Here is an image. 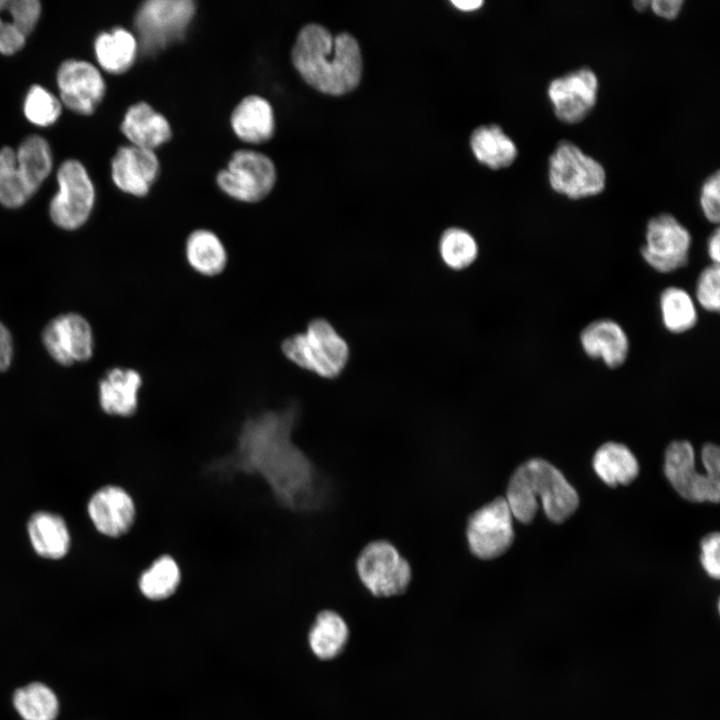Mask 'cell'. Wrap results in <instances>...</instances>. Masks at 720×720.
Wrapping results in <instances>:
<instances>
[{"label": "cell", "mask_w": 720, "mask_h": 720, "mask_svg": "<svg viewBox=\"0 0 720 720\" xmlns=\"http://www.w3.org/2000/svg\"><path fill=\"white\" fill-rule=\"evenodd\" d=\"M184 257L188 266L199 275L215 277L228 264V251L221 238L209 229L193 230L184 244Z\"/></svg>", "instance_id": "21"}, {"label": "cell", "mask_w": 720, "mask_h": 720, "mask_svg": "<svg viewBox=\"0 0 720 720\" xmlns=\"http://www.w3.org/2000/svg\"><path fill=\"white\" fill-rule=\"evenodd\" d=\"M720 535L714 532L701 541V564L708 575L714 579L720 576L719 562Z\"/></svg>", "instance_id": "37"}, {"label": "cell", "mask_w": 720, "mask_h": 720, "mask_svg": "<svg viewBox=\"0 0 720 720\" xmlns=\"http://www.w3.org/2000/svg\"><path fill=\"white\" fill-rule=\"evenodd\" d=\"M649 2L647 0H637L633 2V7L638 12H643L649 7Z\"/></svg>", "instance_id": "43"}, {"label": "cell", "mask_w": 720, "mask_h": 720, "mask_svg": "<svg viewBox=\"0 0 720 720\" xmlns=\"http://www.w3.org/2000/svg\"><path fill=\"white\" fill-rule=\"evenodd\" d=\"M13 704L24 720H55L58 700L54 692L42 683H31L18 689Z\"/></svg>", "instance_id": "30"}, {"label": "cell", "mask_w": 720, "mask_h": 720, "mask_svg": "<svg viewBox=\"0 0 720 720\" xmlns=\"http://www.w3.org/2000/svg\"><path fill=\"white\" fill-rule=\"evenodd\" d=\"M25 38L11 22L0 17V53L10 55L19 51L25 44Z\"/></svg>", "instance_id": "38"}, {"label": "cell", "mask_w": 720, "mask_h": 720, "mask_svg": "<svg viewBox=\"0 0 720 720\" xmlns=\"http://www.w3.org/2000/svg\"><path fill=\"white\" fill-rule=\"evenodd\" d=\"M143 385L141 374L131 368L109 370L99 384V401L109 415L131 417L139 405V391Z\"/></svg>", "instance_id": "18"}, {"label": "cell", "mask_w": 720, "mask_h": 720, "mask_svg": "<svg viewBox=\"0 0 720 720\" xmlns=\"http://www.w3.org/2000/svg\"><path fill=\"white\" fill-rule=\"evenodd\" d=\"M702 461L706 475L694 468L693 447L688 441L672 442L665 454V474L674 489L690 502H719L720 451L717 445L707 443L702 448Z\"/></svg>", "instance_id": "5"}, {"label": "cell", "mask_w": 720, "mask_h": 720, "mask_svg": "<svg viewBox=\"0 0 720 720\" xmlns=\"http://www.w3.org/2000/svg\"><path fill=\"white\" fill-rule=\"evenodd\" d=\"M538 498L549 520L555 523L564 522L579 505L577 492L563 474L546 460L535 458L514 471L505 500L512 516L528 524L537 513Z\"/></svg>", "instance_id": "2"}, {"label": "cell", "mask_w": 720, "mask_h": 720, "mask_svg": "<svg viewBox=\"0 0 720 720\" xmlns=\"http://www.w3.org/2000/svg\"><path fill=\"white\" fill-rule=\"evenodd\" d=\"M458 9L464 11H471L479 8L482 4V0H452L451 1Z\"/></svg>", "instance_id": "42"}, {"label": "cell", "mask_w": 720, "mask_h": 720, "mask_svg": "<svg viewBox=\"0 0 720 720\" xmlns=\"http://www.w3.org/2000/svg\"><path fill=\"white\" fill-rule=\"evenodd\" d=\"M659 311L664 328L672 334H682L693 329L698 322L695 299L679 286H669L659 295Z\"/></svg>", "instance_id": "28"}, {"label": "cell", "mask_w": 720, "mask_h": 720, "mask_svg": "<svg viewBox=\"0 0 720 720\" xmlns=\"http://www.w3.org/2000/svg\"><path fill=\"white\" fill-rule=\"evenodd\" d=\"M42 338L48 353L62 365L86 361L92 356L91 327L78 314L69 313L54 318L45 327Z\"/></svg>", "instance_id": "14"}, {"label": "cell", "mask_w": 720, "mask_h": 720, "mask_svg": "<svg viewBox=\"0 0 720 720\" xmlns=\"http://www.w3.org/2000/svg\"><path fill=\"white\" fill-rule=\"evenodd\" d=\"M599 89L596 72L582 66L552 78L546 87V95L557 120L574 125L585 120L593 111Z\"/></svg>", "instance_id": "9"}, {"label": "cell", "mask_w": 720, "mask_h": 720, "mask_svg": "<svg viewBox=\"0 0 720 720\" xmlns=\"http://www.w3.org/2000/svg\"><path fill=\"white\" fill-rule=\"evenodd\" d=\"M28 534L34 550L42 557L59 559L70 545V537L64 520L50 512L35 513L28 523Z\"/></svg>", "instance_id": "25"}, {"label": "cell", "mask_w": 720, "mask_h": 720, "mask_svg": "<svg viewBox=\"0 0 720 720\" xmlns=\"http://www.w3.org/2000/svg\"><path fill=\"white\" fill-rule=\"evenodd\" d=\"M88 512L96 529L111 538L130 532L138 513L132 495L117 485H107L96 491L89 501Z\"/></svg>", "instance_id": "15"}, {"label": "cell", "mask_w": 720, "mask_h": 720, "mask_svg": "<svg viewBox=\"0 0 720 720\" xmlns=\"http://www.w3.org/2000/svg\"><path fill=\"white\" fill-rule=\"evenodd\" d=\"M466 539L470 552L482 560L495 559L511 547L513 516L505 498H495L470 515Z\"/></svg>", "instance_id": "11"}, {"label": "cell", "mask_w": 720, "mask_h": 720, "mask_svg": "<svg viewBox=\"0 0 720 720\" xmlns=\"http://www.w3.org/2000/svg\"><path fill=\"white\" fill-rule=\"evenodd\" d=\"M691 246L688 228L674 215L663 212L648 220L640 253L649 267L666 274L688 264Z\"/></svg>", "instance_id": "7"}, {"label": "cell", "mask_w": 720, "mask_h": 720, "mask_svg": "<svg viewBox=\"0 0 720 720\" xmlns=\"http://www.w3.org/2000/svg\"><path fill=\"white\" fill-rule=\"evenodd\" d=\"M478 244L466 230L452 227L443 232L439 240V254L443 263L452 270H463L478 256Z\"/></svg>", "instance_id": "31"}, {"label": "cell", "mask_w": 720, "mask_h": 720, "mask_svg": "<svg viewBox=\"0 0 720 720\" xmlns=\"http://www.w3.org/2000/svg\"><path fill=\"white\" fill-rule=\"evenodd\" d=\"M695 302L707 312L718 313L720 309V267L706 266L698 275L695 286Z\"/></svg>", "instance_id": "34"}, {"label": "cell", "mask_w": 720, "mask_h": 720, "mask_svg": "<svg viewBox=\"0 0 720 720\" xmlns=\"http://www.w3.org/2000/svg\"><path fill=\"white\" fill-rule=\"evenodd\" d=\"M94 48L100 66L109 73L120 74L134 63L138 42L132 33L116 27L109 32L100 33Z\"/></svg>", "instance_id": "26"}, {"label": "cell", "mask_w": 720, "mask_h": 720, "mask_svg": "<svg viewBox=\"0 0 720 720\" xmlns=\"http://www.w3.org/2000/svg\"><path fill=\"white\" fill-rule=\"evenodd\" d=\"M159 161L153 150L123 146L112 159V179L122 191L145 196L157 178Z\"/></svg>", "instance_id": "17"}, {"label": "cell", "mask_w": 720, "mask_h": 720, "mask_svg": "<svg viewBox=\"0 0 720 720\" xmlns=\"http://www.w3.org/2000/svg\"><path fill=\"white\" fill-rule=\"evenodd\" d=\"M547 180L555 193L570 200H582L605 190L607 172L600 161L578 144L563 139L548 157Z\"/></svg>", "instance_id": "4"}, {"label": "cell", "mask_w": 720, "mask_h": 720, "mask_svg": "<svg viewBox=\"0 0 720 720\" xmlns=\"http://www.w3.org/2000/svg\"><path fill=\"white\" fill-rule=\"evenodd\" d=\"M579 342L589 358L600 360L611 369L621 367L630 352V341L625 329L609 318L587 324L580 332Z\"/></svg>", "instance_id": "16"}, {"label": "cell", "mask_w": 720, "mask_h": 720, "mask_svg": "<svg viewBox=\"0 0 720 720\" xmlns=\"http://www.w3.org/2000/svg\"><path fill=\"white\" fill-rule=\"evenodd\" d=\"M361 583L375 597H392L404 593L412 579L409 562L389 541L368 543L356 560Z\"/></svg>", "instance_id": "6"}, {"label": "cell", "mask_w": 720, "mask_h": 720, "mask_svg": "<svg viewBox=\"0 0 720 720\" xmlns=\"http://www.w3.org/2000/svg\"><path fill=\"white\" fill-rule=\"evenodd\" d=\"M121 131L133 146L149 150L167 142L172 136L168 120L145 102L136 103L127 110Z\"/></svg>", "instance_id": "19"}, {"label": "cell", "mask_w": 720, "mask_h": 720, "mask_svg": "<svg viewBox=\"0 0 720 720\" xmlns=\"http://www.w3.org/2000/svg\"><path fill=\"white\" fill-rule=\"evenodd\" d=\"M57 180L59 190L51 200L50 216L57 226L76 229L85 223L93 208V183L84 166L74 159L61 164Z\"/></svg>", "instance_id": "12"}, {"label": "cell", "mask_w": 720, "mask_h": 720, "mask_svg": "<svg viewBox=\"0 0 720 720\" xmlns=\"http://www.w3.org/2000/svg\"><path fill=\"white\" fill-rule=\"evenodd\" d=\"M707 254L712 264L720 262V230L716 227L707 241Z\"/></svg>", "instance_id": "41"}, {"label": "cell", "mask_w": 720, "mask_h": 720, "mask_svg": "<svg viewBox=\"0 0 720 720\" xmlns=\"http://www.w3.org/2000/svg\"><path fill=\"white\" fill-rule=\"evenodd\" d=\"M32 196L17 167L16 152L0 150V202L9 208L22 206Z\"/></svg>", "instance_id": "32"}, {"label": "cell", "mask_w": 720, "mask_h": 720, "mask_svg": "<svg viewBox=\"0 0 720 720\" xmlns=\"http://www.w3.org/2000/svg\"><path fill=\"white\" fill-rule=\"evenodd\" d=\"M699 206L704 218L718 224L720 220V173L719 170L708 175L699 190Z\"/></svg>", "instance_id": "36"}, {"label": "cell", "mask_w": 720, "mask_h": 720, "mask_svg": "<svg viewBox=\"0 0 720 720\" xmlns=\"http://www.w3.org/2000/svg\"><path fill=\"white\" fill-rule=\"evenodd\" d=\"M195 13L191 0H149L135 15V29L141 49L148 54L182 38Z\"/></svg>", "instance_id": "8"}, {"label": "cell", "mask_w": 720, "mask_h": 720, "mask_svg": "<svg viewBox=\"0 0 720 720\" xmlns=\"http://www.w3.org/2000/svg\"><path fill=\"white\" fill-rule=\"evenodd\" d=\"M281 351L297 367L326 379L338 377L350 355L345 339L324 318L311 320L305 331L285 338Z\"/></svg>", "instance_id": "3"}, {"label": "cell", "mask_w": 720, "mask_h": 720, "mask_svg": "<svg viewBox=\"0 0 720 720\" xmlns=\"http://www.w3.org/2000/svg\"><path fill=\"white\" fill-rule=\"evenodd\" d=\"M596 474L609 486L628 485L639 473L635 456L624 445L607 442L600 446L593 458Z\"/></svg>", "instance_id": "27"}, {"label": "cell", "mask_w": 720, "mask_h": 720, "mask_svg": "<svg viewBox=\"0 0 720 720\" xmlns=\"http://www.w3.org/2000/svg\"><path fill=\"white\" fill-rule=\"evenodd\" d=\"M57 83L64 105L80 114L93 113L105 94V82L98 69L82 60L63 62Z\"/></svg>", "instance_id": "13"}, {"label": "cell", "mask_w": 720, "mask_h": 720, "mask_svg": "<svg viewBox=\"0 0 720 720\" xmlns=\"http://www.w3.org/2000/svg\"><path fill=\"white\" fill-rule=\"evenodd\" d=\"M231 125L234 133L245 142L267 141L274 132L273 109L263 97L247 96L233 110Z\"/></svg>", "instance_id": "22"}, {"label": "cell", "mask_w": 720, "mask_h": 720, "mask_svg": "<svg viewBox=\"0 0 720 720\" xmlns=\"http://www.w3.org/2000/svg\"><path fill=\"white\" fill-rule=\"evenodd\" d=\"M0 11H8L11 23L27 36L39 20L41 4L37 0H0Z\"/></svg>", "instance_id": "35"}, {"label": "cell", "mask_w": 720, "mask_h": 720, "mask_svg": "<svg viewBox=\"0 0 720 720\" xmlns=\"http://www.w3.org/2000/svg\"><path fill=\"white\" fill-rule=\"evenodd\" d=\"M470 144L478 161L491 169L506 168L518 156L515 142L497 124L477 127L471 134Z\"/></svg>", "instance_id": "23"}, {"label": "cell", "mask_w": 720, "mask_h": 720, "mask_svg": "<svg viewBox=\"0 0 720 720\" xmlns=\"http://www.w3.org/2000/svg\"><path fill=\"white\" fill-rule=\"evenodd\" d=\"M17 167L33 195L52 169L48 142L40 136L26 138L16 152Z\"/></svg>", "instance_id": "29"}, {"label": "cell", "mask_w": 720, "mask_h": 720, "mask_svg": "<svg viewBox=\"0 0 720 720\" xmlns=\"http://www.w3.org/2000/svg\"><path fill=\"white\" fill-rule=\"evenodd\" d=\"M61 113L59 100L45 88L32 86L24 101L26 118L37 126L46 127L55 123Z\"/></svg>", "instance_id": "33"}, {"label": "cell", "mask_w": 720, "mask_h": 720, "mask_svg": "<svg viewBox=\"0 0 720 720\" xmlns=\"http://www.w3.org/2000/svg\"><path fill=\"white\" fill-rule=\"evenodd\" d=\"M684 0H653L649 2L652 12L665 20H674L683 9Z\"/></svg>", "instance_id": "39"}, {"label": "cell", "mask_w": 720, "mask_h": 720, "mask_svg": "<svg viewBox=\"0 0 720 720\" xmlns=\"http://www.w3.org/2000/svg\"><path fill=\"white\" fill-rule=\"evenodd\" d=\"M349 639V628L344 618L329 609L320 611L309 630L308 643L313 654L321 660L339 656Z\"/></svg>", "instance_id": "24"}, {"label": "cell", "mask_w": 720, "mask_h": 720, "mask_svg": "<svg viewBox=\"0 0 720 720\" xmlns=\"http://www.w3.org/2000/svg\"><path fill=\"white\" fill-rule=\"evenodd\" d=\"M292 61L309 85L326 94H345L361 78L362 58L356 39L347 32L333 36L319 24H308L300 30Z\"/></svg>", "instance_id": "1"}, {"label": "cell", "mask_w": 720, "mask_h": 720, "mask_svg": "<svg viewBox=\"0 0 720 720\" xmlns=\"http://www.w3.org/2000/svg\"><path fill=\"white\" fill-rule=\"evenodd\" d=\"M184 572L179 560L171 553L155 556L140 572L137 585L141 595L149 601L171 598L182 585Z\"/></svg>", "instance_id": "20"}, {"label": "cell", "mask_w": 720, "mask_h": 720, "mask_svg": "<svg viewBox=\"0 0 720 720\" xmlns=\"http://www.w3.org/2000/svg\"><path fill=\"white\" fill-rule=\"evenodd\" d=\"M12 338L7 328L0 322V371L6 370L12 360Z\"/></svg>", "instance_id": "40"}, {"label": "cell", "mask_w": 720, "mask_h": 720, "mask_svg": "<svg viewBox=\"0 0 720 720\" xmlns=\"http://www.w3.org/2000/svg\"><path fill=\"white\" fill-rule=\"evenodd\" d=\"M276 180L272 160L256 151L239 150L230 159L226 169L217 175L220 189L231 198L253 203L265 198Z\"/></svg>", "instance_id": "10"}]
</instances>
